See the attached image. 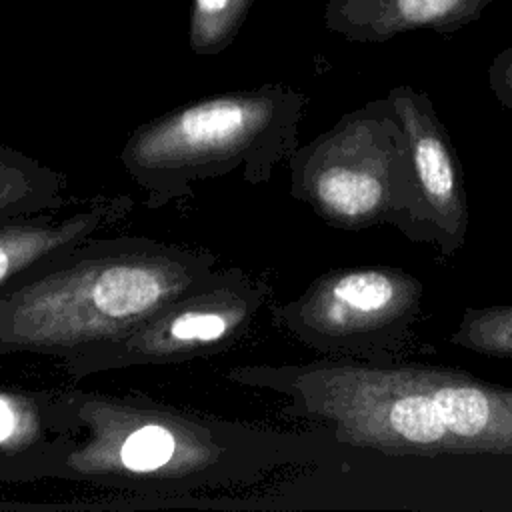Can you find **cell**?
Listing matches in <instances>:
<instances>
[{"label": "cell", "instance_id": "6da1fadb", "mask_svg": "<svg viewBox=\"0 0 512 512\" xmlns=\"http://www.w3.org/2000/svg\"><path fill=\"white\" fill-rule=\"evenodd\" d=\"M294 412L338 442L386 456H492L512 460V388L412 360L324 358L270 374Z\"/></svg>", "mask_w": 512, "mask_h": 512}, {"label": "cell", "instance_id": "7a4b0ae2", "mask_svg": "<svg viewBox=\"0 0 512 512\" xmlns=\"http://www.w3.org/2000/svg\"><path fill=\"white\" fill-rule=\"evenodd\" d=\"M214 264L212 254L152 240L84 242L0 292V348L88 354L218 280Z\"/></svg>", "mask_w": 512, "mask_h": 512}, {"label": "cell", "instance_id": "3957f363", "mask_svg": "<svg viewBox=\"0 0 512 512\" xmlns=\"http://www.w3.org/2000/svg\"><path fill=\"white\" fill-rule=\"evenodd\" d=\"M308 98L288 86H262L194 102L140 126L122 162L150 206L182 196L194 180L238 166L250 182H266L280 160L298 148V124Z\"/></svg>", "mask_w": 512, "mask_h": 512}, {"label": "cell", "instance_id": "277c9868", "mask_svg": "<svg viewBox=\"0 0 512 512\" xmlns=\"http://www.w3.org/2000/svg\"><path fill=\"white\" fill-rule=\"evenodd\" d=\"M288 160L292 196L326 224L340 230L390 224L414 242V166L388 96L346 112L332 128L298 146Z\"/></svg>", "mask_w": 512, "mask_h": 512}, {"label": "cell", "instance_id": "5b68a950", "mask_svg": "<svg viewBox=\"0 0 512 512\" xmlns=\"http://www.w3.org/2000/svg\"><path fill=\"white\" fill-rule=\"evenodd\" d=\"M424 284L398 266H350L318 276L276 322L326 358L406 360L418 344Z\"/></svg>", "mask_w": 512, "mask_h": 512}, {"label": "cell", "instance_id": "8992f818", "mask_svg": "<svg viewBox=\"0 0 512 512\" xmlns=\"http://www.w3.org/2000/svg\"><path fill=\"white\" fill-rule=\"evenodd\" d=\"M268 288L238 270L168 304L126 338L68 360L76 376L130 364L186 358L234 336L262 306Z\"/></svg>", "mask_w": 512, "mask_h": 512}, {"label": "cell", "instance_id": "52a82bcc", "mask_svg": "<svg viewBox=\"0 0 512 512\" xmlns=\"http://www.w3.org/2000/svg\"><path fill=\"white\" fill-rule=\"evenodd\" d=\"M386 96L410 144L418 192L414 242L434 244L442 258H450L464 246L470 222L464 176L450 132L428 94L396 86Z\"/></svg>", "mask_w": 512, "mask_h": 512}, {"label": "cell", "instance_id": "ba28073f", "mask_svg": "<svg viewBox=\"0 0 512 512\" xmlns=\"http://www.w3.org/2000/svg\"><path fill=\"white\" fill-rule=\"evenodd\" d=\"M128 206V198H96L88 208L60 220L42 216L0 224V292L46 260L88 242L96 230L120 218Z\"/></svg>", "mask_w": 512, "mask_h": 512}, {"label": "cell", "instance_id": "9c48e42d", "mask_svg": "<svg viewBox=\"0 0 512 512\" xmlns=\"http://www.w3.org/2000/svg\"><path fill=\"white\" fill-rule=\"evenodd\" d=\"M490 0H330L326 22L358 40L382 42L414 28L454 30L478 18Z\"/></svg>", "mask_w": 512, "mask_h": 512}, {"label": "cell", "instance_id": "30bf717a", "mask_svg": "<svg viewBox=\"0 0 512 512\" xmlns=\"http://www.w3.org/2000/svg\"><path fill=\"white\" fill-rule=\"evenodd\" d=\"M62 180L30 158L0 148V224L62 204Z\"/></svg>", "mask_w": 512, "mask_h": 512}, {"label": "cell", "instance_id": "8fae6325", "mask_svg": "<svg viewBox=\"0 0 512 512\" xmlns=\"http://www.w3.org/2000/svg\"><path fill=\"white\" fill-rule=\"evenodd\" d=\"M448 344L490 358L512 360V304L468 306Z\"/></svg>", "mask_w": 512, "mask_h": 512}, {"label": "cell", "instance_id": "7c38bea8", "mask_svg": "<svg viewBox=\"0 0 512 512\" xmlns=\"http://www.w3.org/2000/svg\"><path fill=\"white\" fill-rule=\"evenodd\" d=\"M254 0H192L190 46L200 56H212L232 44Z\"/></svg>", "mask_w": 512, "mask_h": 512}, {"label": "cell", "instance_id": "4fadbf2b", "mask_svg": "<svg viewBox=\"0 0 512 512\" xmlns=\"http://www.w3.org/2000/svg\"><path fill=\"white\" fill-rule=\"evenodd\" d=\"M176 450V440L160 424H144L132 430L120 444L118 458L124 468L134 472H150L166 466Z\"/></svg>", "mask_w": 512, "mask_h": 512}, {"label": "cell", "instance_id": "5bb4252c", "mask_svg": "<svg viewBox=\"0 0 512 512\" xmlns=\"http://www.w3.org/2000/svg\"><path fill=\"white\" fill-rule=\"evenodd\" d=\"M488 84L496 100L512 110V46L502 50L490 64Z\"/></svg>", "mask_w": 512, "mask_h": 512}, {"label": "cell", "instance_id": "9a60e30c", "mask_svg": "<svg viewBox=\"0 0 512 512\" xmlns=\"http://www.w3.org/2000/svg\"><path fill=\"white\" fill-rule=\"evenodd\" d=\"M20 424V416L10 400L0 396V442H6Z\"/></svg>", "mask_w": 512, "mask_h": 512}, {"label": "cell", "instance_id": "2e32d148", "mask_svg": "<svg viewBox=\"0 0 512 512\" xmlns=\"http://www.w3.org/2000/svg\"><path fill=\"white\" fill-rule=\"evenodd\" d=\"M510 180H512V170H510Z\"/></svg>", "mask_w": 512, "mask_h": 512}]
</instances>
